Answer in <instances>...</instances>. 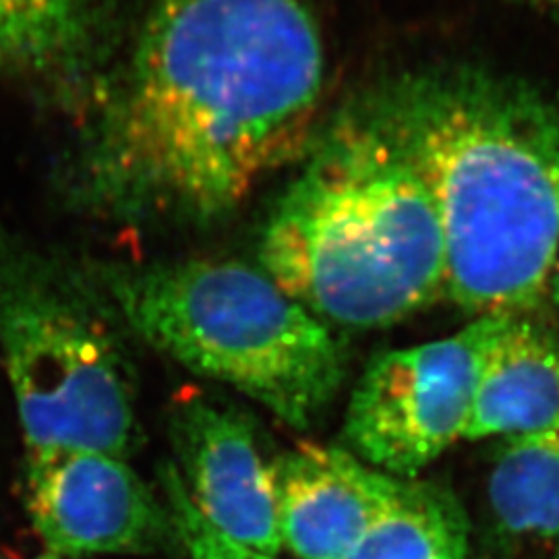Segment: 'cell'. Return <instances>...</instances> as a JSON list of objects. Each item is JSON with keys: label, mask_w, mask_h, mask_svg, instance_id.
I'll use <instances>...</instances> for the list:
<instances>
[{"label": "cell", "mask_w": 559, "mask_h": 559, "mask_svg": "<svg viewBox=\"0 0 559 559\" xmlns=\"http://www.w3.org/2000/svg\"><path fill=\"white\" fill-rule=\"evenodd\" d=\"M182 487L224 537L280 556L274 460L265 459L253 423L237 408L182 399L170 419Z\"/></svg>", "instance_id": "ba28073f"}, {"label": "cell", "mask_w": 559, "mask_h": 559, "mask_svg": "<svg viewBox=\"0 0 559 559\" xmlns=\"http://www.w3.org/2000/svg\"><path fill=\"white\" fill-rule=\"evenodd\" d=\"M162 485L175 535L182 543L187 559H280L278 556H265L242 547L216 531L189 500L175 466H168L162 473Z\"/></svg>", "instance_id": "5bb4252c"}, {"label": "cell", "mask_w": 559, "mask_h": 559, "mask_svg": "<svg viewBox=\"0 0 559 559\" xmlns=\"http://www.w3.org/2000/svg\"><path fill=\"white\" fill-rule=\"evenodd\" d=\"M501 318H477L452 336L371 360L346 408V450L390 477L415 479L466 440L480 371Z\"/></svg>", "instance_id": "8992f818"}, {"label": "cell", "mask_w": 559, "mask_h": 559, "mask_svg": "<svg viewBox=\"0 0 559 559\" xmlns=\"http://www.w3.org/2000/svg\"><path fill=\"white\" fill-rule=\"evenodd\" d=\"M487 496L501 531L559 545V436L501 440Z\"/></svg>", "instance_id": "4fadbf2b"}, {"label": "cell", "mask_w": 559, "mask_h": 559, "mask_svg": "<svg viewBox=\"0 0 559 559\" xmlns=\"http://www.w3.org/2000/svg\"><path fill=\"white\" fill-rule=\"evenodd\" d=\"M112 307L0 216V355L27 450L81 448L124 459L135 440L131 369Z\"/></svg>", "instance_id": "5b68a950"}, {"label": "cell", "mask_w": 559, "mask_h": 559, "mask_svg": "<svg viewBox=\"0 0 559 559\" xmlns=\"http://www.w3.org/2000/svg\"><path fill=\"white\" fill-rule=\"evenodd\" d=\"M27 508L59 558L147 551L175 533L168 508L140 475L98 450H27Z\"/></svg>", "instance_id": "52a82bcc"}, {"label": "cell", "mask_w": 559, "mask_h": 559, "mask_svg": "<svg viewBox=\"0 0 559 559\" xmlns=\"http://www.w3.org/2000/svg\"><path fill=\"white\" fill-rule=\"evenodd\" d=\"M41 559H62V558H59V556H46V558H41Z\"/></svg>", "instance_id": "e0dca14e"}, {"label": "cell", "mask_w": 559, "mask_h": 559, "mask_svg": "<svg viewBox=\"0 0 559 559\" xmlns=\"http://www.w3.org/2000/svg\"><path fill=\"white\" fill-rule=\"evenodd\" d=\"M323 80L305 0H147L85 120L69 193L131 226L222 221L305 154Z\"/></svg>", "instance_id": "6da1fadb"}, {"label": "cell", "mask_w": 559, "mask_h": 559, "mask_svg": "<svg viewBox=\"0 0 559 559\" xmlns=\"http://www.w3.org/2000/svg\"><path fill=\"white\" fill-rule=\"evenodd\" d=\"M551 293H554V299H556L559 307V261L556 265V272H554V280H551Z\"/></svg>", "instance_id": "2e32d148"}, {"label": "cell", "mask_w": 559, "mask_h": 559, "mask_svg": "<svg viewBox=\"0 0 559 559\" xmlns=\"http://www.w3.org/2000/svg\"><path fill=\"white\" fill-rule=\"evenodd\" d=\"M90 278L119 320L193 373L309 429L336 399L344 357L330 325L261 267L235 260L98 263Z\"/></svg>", "instance_id": "277c9868"}, {"label": "cell", "mask_w": 559, "mask_h": 559, "mask_svg": "<svg viewBox=\"0 0 559 559\" xmlns=\"http://www.w3.org/2000/svg\"><path fill=\"white\" fill-rule=\"evenodd\" d=\"M282 549L346 559L392 500L399 479L346 448L299 443L274 459Z\"/></svg>", "instance_id": "9c48e42d"}, {"label": "cell", "mask_w": 559, "mask_h": 559, "mask_svg": "<svg viewBox=\"0 0 559 559\" xmlns=\"http://www.w3.org/2000/svg\"><path fill=\"white\" fill-rule=\"evenodd\" d=\"M346 559H468L464 508L436 483L399 479L392 500Z\"/></svg>", "instance_id": "7c38bea8"}, {"label": "cell", "mask_w": 559, "mask_h": 559, "mask_svg": "<svg viewBox=\"0 0 559 559\" xmlns=\"http://www.w3.org/2000/svg\"><path fill=\"white\" fill-rule=\"evenodd\" d=\"M260 267L338 328H385L445 297L433 201L399 141L360 102L305 150L263 226Z\"/></svg>", "instance_id": "3957f363"}, {"label": "cell", "mask_w": 559, "mask_h": 559, "mask_svg": "<svg viewBox=\"0 0 559 559\" xmlns=\"http://www.w3.org/2000/svg\"><path fill=\"white\" fill-rule=\"evenodd\" d=\"M104 0H0V78L78 94L100 62Z\"/></svg>", "instance_id": "8fae6325"}, {"label": "cell", "mask_w": 559, "mask_h": 559, "mask_svg": "<svg viewBox=\"0 0 559 559\" xmlns=\"http://www.w3.org/2000/svg\"><path fill=\"white\" fill-rule=\"evenodd\" d=\"M360 104L399 141L433 201L445 297L526 316L559 261V102L475 67L406 73Z\"/></svg>", "instance_id": "7a4b0ae2"}, {"label": "cell", "mask_w": 559, "mask_h": 559, "mask_svg": "<svg viewBox=\"0 0 559 559\" xmlns=\"http://www.w3.org/2000/svg\"><path fill=\"white\" fill-rule=\"evenodd\" d=\"M524 2L535 7V9H539L545 15H549L551 20H556L559 23V0H524Z\"/></svg>", "instance_id": "9a60e30c"}, {"label": "cell", "mask_w": 559, "mask_h": 559, "mask_svg": "<svg viewBox=\"0 0 559 559\" xmlns=\"http://www.w3.org/2000/svg\"><path fill=\"white\" fill-rule=\"evenodd\" d=\"M526 436H559V338L533 313L501 318L466 440Z\"/></svg>", "instance_id": "30bf717a"}]
</instances>
